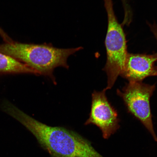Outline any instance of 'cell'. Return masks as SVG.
<instances>
[{"mask_svg":"<svg viewBox=\"0 0 157 157\" xmlns=\"http://www.w3.org/2000/svg\"><path fill=\"white\" fill-rule=\"evenodd\" d=\"M9 114L32 133L40 146L53 157H104L89 140L75 131L49 126L15 106L10 108Z\"/></svg>","mask_w":157,"mask_h":157,"instance_id":"cell-1","label":"cell"},{"mask_svg":"<svg viewBox=\"0 0 157 157\" xmlns=\"http://www.w3.org/2000/svg\"><path fill=\"white\" fill-rule=\"evenodd\" d=\"M82 49V47L60 48L49 44H23L14 41L0 45V52L27 65L39 75L48 76L54 82L55 68L59 67L68 68L69 56Z\"/></svg>","mask_w":157,"mask_h":157,"instance_id":"cell-2","label":"cell"},{"mask_svg":"<svg viewBox=\"0 0 157 157\" xmlns=\"http://www.w3.org/2000/svg\"><path fill=\"white\" fill-rule=\"evenodd\" d=\"M108 17V28L105 39L107 61L103 68L107 76V86L111 89L124 69L128 53L125 35L114 11L112 0H104Z\"/></svg>","mask_w":157,"mask_h":157,"instance_id":"cell-3","label":"cell"},{"mask_svg":"<svg viewBox=\"0 0 157 157\" xmlns=\"http://www.w3.org/2000/svg\"><path fill=\"white\" fill-rule=\"evenodd\" d=\"M155 88V84L129 82L122 90L117 89V93L123 99L128 113L142 124L157 143L150 104Z\"/></svg>","mask_w":157,"mask_h":157,"instance_id":"cell-4","label":"cell"},{"mask_svg":"<svg viewBox=\"0 0 157 157\" xmlns=\"http://www.w3.org/2000/svg\"><path fill=\"white\" fill-rule=\"evenodd\" d=\"M106 91L104 89L92 94L90 117L84 124L96 125L101 130L103 138L107 139L117 132L120 125L118 114L108 100Z\"/></svg>","mask_w":157,"mask_h":157,"instance_id":"cell-5","label":"cell"},{"mask_svg":"<svg viewBox=\"0 0 157 157\" xmlns=\"http://www.w3.org/2000/svg\"><path fill=\"white\" fill-rule=\"evenodd\" d=\"M157 61L156 53H128L121 76L129 82H142L147 77L157 76Z\"/></svg>","mask_w":157,"mask_h":157,"instance_id":"cell-6","label":"cell"},{"mask_svg":"<svg viewBox=\"0 0 157 157\" xmlns=\"http://www.w3.org/2000/svg\"><path fill=\"white\" fill-rule=\"evenodd\" d=\"M31 74L38 72L27 65L0 52V74Z\"/></svg>","mask_w":157,"mask_h":157,"instance_id":"cell-7","label":"cell"},{"mask_svg":"<svg viewBox=\"0 0 157 157\" xmlns=\"http://www.w3.org/2000/svg\"><path fill=\"white\" fill-rule=\"evenodd\" d=\"M0 36L2 38L5 43H11L13 41L1 27H0Z\"/></svg>","mask_w":157,"mask_h":157,"instance_id":"cell-8","label":"cell"},{"mask_svg":"<svg viewBox=\"0 0 157 157\" xmlns=\"http://www.w3.org/2000/svg\"><path fill=\"white\" fill-rule=\"evenodd\" d=\"M148 25L150 27L151 31L155 38H156L157 42V24L156 23H154L153 24L149 23ZM156 54L157 57V52L156 53ZM156 63H157V61ZM156 67L157 70V66H156Z\"/></svg>","mask_w":157,"mask_h":157,"instance_id":"cell-9","label":"cell"}]
</instances>
